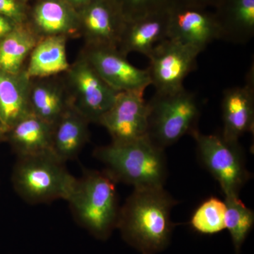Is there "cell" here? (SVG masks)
Here are the masks:
<instances>
[{"mask_svg":"<svg viewBox=\"0 0 254 254\" xmlns=\"http://www.w3.org/2000/svg\"><path fill=\"white\" fill-rule=\"evenodd\" d=\"M177 201L163 187L134 189L120 209L118 225L123 240L141 254H157L171 242V212Z\"/></svg>","mask_w":254,"mask_h":254,"instance_id":"1","label":"cell"},{"mask_svg":"<svg viewBox=\"0 0 254 254\" xmlns=\"http://www.w3.org/2000/svg\"><path fill=\"white\" fill-rule=\"evenodd\" d=\"M95 158L105 164L115 182L134 189L163 187L168 176L165 150L145 136L128 143L97 148Z\"/></svg>","mask_w":254,"mask_h":254,"instance_id":"2","label":"cell"},{"mask_svg":"<svg viewBox=\"0 0 254 254\" xmlns=\"http://www.w3.org/2000/svg\"><path fill=\"white\" fill-rule=\"evenodd\" d=\"M116 183L105 170H88L76 179L66 199L76 221L98 240L109 238L117 228L120 208Z\"/></svg>","mask_w":254,"mask_h":254,"instance_id":"3","label":"cell"},{"mask_svg":"<svg viewBox=\"0 0 254 254\" xmlns=\"http://www.w3.org/2000/svg\"><path fill=\"white\" fill-rule=\"evenodd\" d=\"M148 107L147 137L164 150L199 130L198 98L185 87L167 93L155 91Z\"/></svg>","mask_w":254,"mask_h":254,"instance_id":"4","label":"cell"},{"mask_svg":"<svg viewBox=\"0 0 254 254\" xmlns=\"http://www.w3.org/2000/svg\"><path fill=\"white\" fill-rule=\"evenodd\" d=\"M53 153L18 157L12 174L14 190L31 204L67 199L76 178Z\"/></svg>","mask_w":254,"mask_h":254,"instance_id":"5","label":"cell"},{"mask_svg":"<svg viewBox=\"0 0 254 254\" xmlns=\"http://www.w3.org/2000/svg\"><path fill=\"white\" fill-rule=\"evenodd\" d=\"M191 136L196 143L200 162L220 184L225 196L240 195L252 174L246 166L239 141L227 139L222 135L204 134L199 130Z\"/></svg>","mask_w":254,"mask_h":254,"instance_id":"6","label":"cell"},{"mask_svg":"<svg viewBox=\"0 0 254 254\" xmlns=\"http://www.w3.org/2000/svg\"><path fill=\"white\" fill-rule=\"evenodd\" d=\"M201 50L167 38L159 43L147 58L151 85L156 92H173L184 88V81L197 67Z\"/></svg>","mask_w":254,"mask_h":254,"instance_id":"7","label":"cell"},{"mask_svg":"<svg viewBox=\"0 0 254 254\" xmlns=\"http://www.w3.org/2000/svg\"><path fill=\"white\" fill-rule=\"evenodd\" d=\"M66 72L73 94L70 99L71 106L88 123L99 124L113 106L119 92L105 83L85 57L70 66Z\"/></svg>","mask_w":254,"mask_h":254,"instance_id":"8","label":"cell"},{"mask_svg":"<svg viewBox=\"0 0 254 254\" xmlns=\"http://www.w3.org/2000/svg\"><path fill=\"white\" fill-rule=\"evenodd\" d=\"M148 116L144 92H120L99 124L109 132L112 143H128L147 136Z\"/></svg>","mask_w":254,"mask_h":254,"instance_id":"9","label":"cell"},{"mask_svg":"<svg viewBox=\"0 0 254 254\" xmlns=\"http://www.w3.org/2000/svg\"><path fill=\"white\" fill-rule=\"evenodd\" d=\"M98 75L115 91H141L151 85L148 70L133 66L118 48L89 46L86 56Z\"/></svg>","mask_w":254,"mask_h":254,"instance_id":"10","label":"cell"},{"mask_svg":"<svg viewBox=\"0 0 254 254\" xmlns=\"http://www.w3.org/2000/svg\"><path fill=\"white\" fill-rule=\"evenodd\" d=\"M168 38L203 52L213 41L221 40V33L213 10L170 1Z\"/></svg>","mask_w":254,"mask_h":254,"instance_id":"11","label":"cell"},{"mask_svg":"<svg viewBox=\"0 0 254 254\" xmlns=\"http://www.w3.org/2000/svg\"><path fill=\"white\" fill-rule=\"evenodd\" d=\"M78 14L80 31L89 46L118 48L127 20L113 0H91Z\"/></svg>","mask_w":254,"mask_h":254,"instance_id":"12","label":"cell"},{"mask_svg":"<svg viewBox=\"0 0 254 254\" xmlns=\"http://www.w3.org/2000/svg\"><path fill=\"white\" fill-rule=\"evenodd\" d=\"M223 129L222 136L239 141L246 133L254 129V68L252 66L242 86L232 87L223 91L222 100Z\"/></svg>","mask_w":254,"mask_h":254,"instance_id":"13","label":"cell"},{"mask_svg":"<svg viewBox=\"0 0 254 254\" xmlns=\"http://www.w3.org/2000/svg\"><path fill=\"white\" fill-rule=\"evenodd\" d=\"M168 33L169 4L127 21L118 50L126 56L138 53L147 57L156 45L168 38Z\"/></svg>","mask_w":254,"mask_h":254,"instance_id":"14","label":"cell"},{"mask_svg":"<svg viewBox=\"0 0 254 254\" xmlns=\"http://www.w3.org/2000/svg\"><path fill=\"white\" fill-rule=\"evenodd\" d=\"M221 40L245 45L254 37V0H220L214 9Z\"/></svg>","mask_w":254,"mask_h":254,"instance_id":"15","label":"cell"},{"mask_svg":"<svg viewBox=\"0 0 254 254\" xmlns=\"http://www.w3.org/2000/svg\"><path fill=\"white\" fill-rule=\"evenodd\" d=\"M33 30L41 37L68 36L80 31L77 11L65 0H39L31 13Z\"/></svg>","mask_w":254,"mask_h":254,"instance_id":"16","label":"cell"},{"mask_svg":"<svg viewBox=\"0 0 254 254\" xmlns=\"http://www.w3.org/2000/svg\"><path fill=\"white\" fill-rule=\"evenodd\" d=\"M31 83L25 69L16 74L0 70V119L6 133L32 113L29 104Z\"/></svg>","mask_w":254,"mask_h":254,"instance_id":"17","label":"cell"},{"mask_svg":"<svg viewBox=\"0 0 254 254\" xmlns=\"http://www.w3.org/2000/svg\"><path fill=\"white\" fill-rule=\"evenodd\" d=\"M52 134L53 125L30 113L15 124L6 132L4 138L18 158L53 153Z\"/></svg>","mask_w":254,"mask_h":254,"instance_id":"18","label":"cell"},{"mask_svg":"<svg viewBox=\"0 0 254 254\" xmlns=\"http://www.w3.org/2000/svg\"><path fill=\"white\" fill-rule=\"evenodd\" d=\"M88 120L70 106L53 125L52 152L65 163L76 158L88 141Z\"/></svg>","mask_w":254,"mask_h":254,"instance_id":"19","label":"cell"},{"mask_svg":"<svg viewBox=\"0 0 254 254\" xmlns=\"http://www.w3.org/2000/svg\"><path fill=\"white\" fill-rule=\"evenodd\" d=\"M66 37H42L32 50L28 67L29 79L53 76L67 71L70 67L66 52Z\"/></svg>","mask_w":254,"mask_h":254,"instance_id":"20","label":"cell"},{"mask_svg":"<svg viewBox=\"0 0 254 254\" xmlns=\"http://www.w3.org/2000/svg\"><path fill=\"white\" fill-rule=\"evenodd\" d=\"M39 40L26 23L16 26L0 41V70L11 74L21 72L23 63Z\"/></svg>","mask_w":254,"mask_h":254,"instance_id":"21","label":"cell"},{"mask_svg":"<svg viewBox=\"0 0 254 254\" xmlns=\"http://www.w3.org/2000/svg\"><path fill=\"white\" fill-rule=\"evenodd\" d=\"M29 104L32 113L51 125L71 106L62 87L50 81L31 83Z\"/></svg>","mask_w":254,"mask_h":254,"instance_id":"22","label":"cell"},{"mask_svg":"<svg viewBox=\"0 0 254 254\" xmlns=\"http://www.w3.org/2000/svg\"><path fill=\"white\" fill-rule=\"evenodd\" d=\"M224 201L226 205L225 229L230 232L235 254H240L254 227V211L246 206L239 195H227Z\"/></svg>","mask_w":254,"mask_h":254,"instance_id":"23","label":"cell"},{"mask_svg":"<svg viewBox=\"0 0 254 254\" xmlns=\"http://www.w3.org/2000/svg\"><path fill=\"white\" fill-rule=\"evenodd\" d=\"M225 201L210 197L195 210L190 218V227L202 235L218 234L225 229Z\"/></svg>","mask_w":254,"mask_h":254,"instance_id":"24","label":"cell"},{"mask_svg":"<svg viewBox=\"0 0 254 254\" xmlns=\"http://www.w3.org/2000/svg\"><path fill=\"white\" fill-rule=\"evenodd\" d=\"M118 4L127 21L139 17L168 6L170 0H113Z\"/></svg>","mask_w":254,"mask_h":254,"instance_id":"25","label":"cell"},{"mask_svg":"<svg viewBox=\"0 0 254 254\" xmlns=\"http://www.w3.org/2000/svg\"><path fill=\"white\" fill-rule=\"evenodd\" d=\"M0 15L18 25L26 24L28 18L25 4L20 0H0Z\"/></svg>","mask_w":254,"mask_h":254,"instance_id":"26","label":"cell"},{"mask_svg":"<svg viewBox=\"0 0 254 254\" xmlns=\"http://www.w3.org/2000/svg\"><path fill=\"white\" fill-rule=\"evenodd\" d=\"M170 1L175 4L185 5V6L213 9L218 4L220 0H170Z\"/></svg>","mask_w":254,"mask_h":254,"instance_id":"27","label":"cell"},{"mask_svg":"<svg viewBox=\"0 0 254 254\" xmlns=\"http://www.w3.org/2000/svg\"><path fill=\"white\" fill-rule=\"evenodd\" d=\"M17 26H18V24L10 20L9 18L0 15V41Z\"/></svg>","mask_w":254,"mask_h":254,"instance_id":"28","label":"cell"},{"mask_svg":"<svg viewBox=\"0 0 254 254\" xmlns=\"http://www.w3.org/2000/svg\"><path fill=\"white\" fill-rule=\"evenodd\" d=\"M70 6L79 12L82 9L85 7L89 3L91 0H65Z\"/></svg>","mask_w":254,"mask_h":254,"instance_id":"29","label":"cell"},{"mask_svg":"<svg viewBox=\"0 0 254 254\" xmlns=\"http://www.w3.org/2000/svg\"><path fill=\"white\" fill-rule=\"evenodd\" d=\"M5 133H6V131H5L4 127H3L2 124L0 122V141L4 139Z\"/></svg>","mask_w":254,"mask_h":254,"instance_id":"30","label":"cell"},{"mask_svg":"<svg viewBox=\"0 0 254 254\" xmlns=\"http://www.w3.org/2000/svg\"><path fill=\"white\" fill-rule=\"evenodd\" d=\"M20 1H21V2H23V4H25V3L27 2L28 1H30V0H20ZM39 1V0H38Z\"/></svg>","mask_w":254,"mask_h":254,"instance_id":"31","label":"cell"},{"mask_svg":"<svg viewBox=\"0 0 254 254\" xmlns=\"http://www.w3.org/2000/svg\"><path fill=\"white\" fill-rule=\"evenodd\" d=\"M0 122H1V119H0Z\"/></svg>","mask_w":254,"mask_h":254,"instance_id":"32","label":"cell"}]
</instances>
